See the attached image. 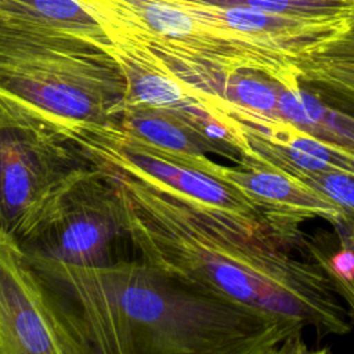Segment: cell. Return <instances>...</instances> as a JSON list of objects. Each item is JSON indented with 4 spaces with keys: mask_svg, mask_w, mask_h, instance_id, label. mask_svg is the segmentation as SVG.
Here are the masks:
<instances>
[{
    "mask_svg": "<svg viewBox=\"0 0 354 354\" xmlns=\"http://www.w3.org/2000/svg\"><path fill=\"white\" fill-rule=\"evenodd\" d=\"M69 297L94 353H307L304 330L267 313L189 288L141 260L77 266L28 252Z\"/></svg>",
    "mask_w": 354,
    "mask_h": 354,
    "instance_id": "1",
    "label": "cell"
},
{
    "mask_svg": "<svg viewBox=\"0 0 354 354\" xmlns=\"http://www.w3.org/2000/svg\"><path fill=\"white\" fill-rule=\"evenodd\" d=\"M94 165L112 187L124 238L138 260L189 288L261 313H274L286 301L296 259L264 224L109 165Z\"/></svg>",
    "mask_w": 354,
    "mask_h": 354,
    "instance_id": "2",
    "label": "cell"
},
{
    "mask_svg": "<svg viewBox=\"0 0 354 354\" xmlns=\"http://www.w3.org/2000/svg\"><path fill=\"white\" fill-rule=\"evenodd\" d=\"M111 41L136 46L198 91L224 75L261 73L283 87L300 86L293 57L236 30L196 0H77Z\"/></svg>",
    "mask_w": 354,
    "mask_h": 354,
    "instance_id": "3",
    "label": "cell"
},
{
    "mask_svg": "<svg viewBox=\"0 0 354 354\" xmlns=\"http://www.w3.org/2000/svg\"><path fill=\"white\" fill-rule=\"evenodd\" d=\"M108 44L0 15V100L84 122H116L127 83Z\"/></svg>",
    "mask_w": 354,
    "mask_h": 354,
    "instance_id": "4",
    "label": "cell"
},
{
    "mask_svg": "<svg viewBox=\"0 0 354 354\" xmlns=\"http://www.w3.org/2000/svg\"><path fill=\"white\" fill-rule=\"evenodd\" d=\"M100 169L33 111L0 100V223L36 241Z\"/></svg>",
    "mask_w": 354,
    "mask_h": 354,
    "instance_id": "5",
    "label": "cell"
},
{
    "mask_svg": "<svg viewBox=\"0 0 354 354\" xmlns=\"http://www.w3.org/2000/svg\"><path fill=\"white\" fill-rule=\"evenodd\" d=\"M93 353L75 311L54 295L25 246L0 225V354Z\"/></svg>",
    "mask_w": 354,
    "mask_h": 354,
    "instance_id": "6",
    "label": "cell"
},
{
    "mask_svg": "<svg viewBox=\"0 0 354 354\" xmlns=\"http://www.w3.org/2000/svg\"><path fill=\"white\" fill-rule=\"evenodd\" d=\"M120 236L124 232L119 206L112 187L100 170L25 249L57 261L97 266L112 261L111 248Z\"/></svg>",
    "mask_w": 354,
    "mask_h": 354,
    "instance_id": "7",
    "label": "cell"
},
{
    "mask_svg": "<svg viewBox=\"0 0 354 354\" xmlns=\"http://www.w3.org/2000/svg\"><path fill=\"white\" fill-rule=\"evenodd\" d=\"M207 173L239 189L286 243L299 241V224L308 218L321 217L336 227H346V216L335 202L283 171L250 162L232 167L212 162Z\"/></svg>",
    "mask_w": 354,
    "mask_h": 354,
    "instance_id": "8",
    "label": "cell"
},
{
    "mask_svg": "<svg viewBox=\"0 0 354 354\" xmlns=\"http://www.w3.org/2000/svg\"><path fill=\"white\" fill-rule=\"evenodd\" d=\"M300 131L354 156V112L324 101L313 91L278 83L274 113Z\"/></svg>",
    "mask_w": 354,
    "mask_h": 354,
    "instance_id": "9",
    "label": "cell"
},
{
    "mask_svg": "<svg viewBox=\"0 0 354 354\" xmlns=\"http://www.w3.org/2000/svg\"><path fill=\"white\" fill-rule=\"evenodd\" d=\"M115 123L134 137L171 152L189 156L217 153L232 159L235 163L238 162L227 148L210 140L192 122L171 111L126 105Z\"/></svg>",
    "mask_w": 354,
    "mask_h": 354,
    "instance_id": "10",
    "label": "cell"
},
{
    "mask_svg": "<svg viewBox=\"0 0 354 354\" xmlns=\"http://www.w3.org/2000/svg\"><path fill=\"white\" fill-rule=\"evenodd\" d=\"M0 15L68 30L109 44L98 21L77 0H0Z\"/></svg>",
    "mask_w": 354,
    "mask_h": 354,
    "instance_id": "11",
    "label": "cell"
},
{
    "mask_svg": "<svg viewBox=\"0 0 354 354\" xmlns=\"http://www.w3.org/2000/svg\"><path fill=\"white\" fill-rule=\"evenodd\" d=\"M250 162L283 171L335 202L346 216V227H354V174L343 170H306L278 158L242 156L239 163ZM238 163V165H239Z\"/></svg>",
    "mask_w": 354,
    "mask_h": 354,
    "instance_id": "12",
    "label": "cell"
},
{
    "mask_svg": "<svg viewBox=\"0 0 354 354\" xmlns=\"http://www.w3.org/2000/svg\"><path fill=\"white\" fill-rule=\"evenodd\" d=\"M217 7H246L307 18H347L346 0H196ZM348 19V18H347Z\"/></svg>",
    "mask_w": 354,
    "mask_h": 354,
    "instance_id": "13",
    "label": "cell"
},
{
    "mask_svg": "<svg viewBox=\"0 0 354 354\" xmlns=\"http://www.w3.org/2000/svg\"><path fill=\"white\" fill-rule=\"evenodd\" d=\"M329 279H330L336 293L343 296V299L347 301V304L353 310V315H354V281H350L346 278H339V277H330Z\"/></svg>",
    "mask_w": 354,
    "mask_h": 354,
    "instance_id": "14",
    "label": "cell"
},
{
    "mask_svg": "<svg viewBox=\"0 0 354 354\" xmlns=\"http://www.w3.org/2000/svg\"><path fill=\"white\" fill-rule=\"evenodd\" d=\"M347 1V18L348 24L354 25V0H346Z\"/></svg>",
    "mask_w": 354,
    "mask_h": 354,
    "instance_id": "15",
    "label": "cell"
},
{
    "mask_svg": "<svg viewBox=\"0 0 354 354\" xmlns=\"http://www.w3.org/2000/svg\"><path fill=\"white\" fill-rule=\"evenodd\" d=\"M348 230H350V234L346 238H343V241H346L354 249V227L348 228Z\"/></svg>",
    "mask_w": 354,
    "mask_h": 354,
    "instance_id": "16",
    "label": "cell"
},
{
    "mask_svg": "<svg viewBox=\"0 0 354 354\" xmlns=\"http://www.w3.org/2000/svg\"><path fill=\"white\" fill-rule=\"evenodd\" d=\"M0 225H1V223H0Z\"/></svg>",
    "mask_w": 354,
    "mask_h": 354,
    "instance_id": "17",
    "label": "cell"
}]
</instances>
